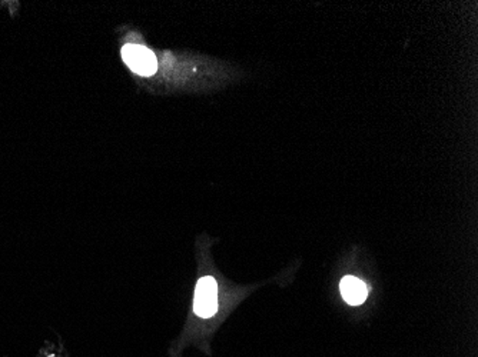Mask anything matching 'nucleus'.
Masks as SVG:
<instances>
[{
  "instance_id": "1",
  "label": "nucleus",
  "mask_w": 478,
  "mask_h": 357,
  "mask_svg": "<svg viewBox=\"0 0 478 357\" xmlns=\"http://www.w3.org/2000/svg\"><path fill=\"white\" fill-rule=\"evenodd\" d=\"M195 313L200 317H211L218 310V284L214 277H202L195 291Z\"/></svg>"
},
{
  "instance_id": "2",
  "label": "nucleus",
  "mask_w": 478,
  "mask_h": 357,
  "mask_svg": "<svg viewBox=\"0 0 478 357\" xmlns=\"http://www.w3.org/2000/svg\"><path fill=\"white\" fill-rule=\"evenodd\" d=\"M122 57L135 74L142 76H151L157 71L158 67L157 57L149 49L144 46L126 45L122 50Z\"/></svg>"
},
{
  "instance_id": "3",
  "label": "nucleus",
  "mask_w": 478,
  "mask_h": 357,
  "mask_svg": "<svg viewBox=\"0 0 478 357\" xmlns=\"http://www.w3.org/2000/svg\"><path fill=\"white\" fill-rule=\"evenodd\" d=\"M341 293L350 305H361L368 296V288L360 279L347 276L341 281Z\"/></svg>"
}]
</instances>
